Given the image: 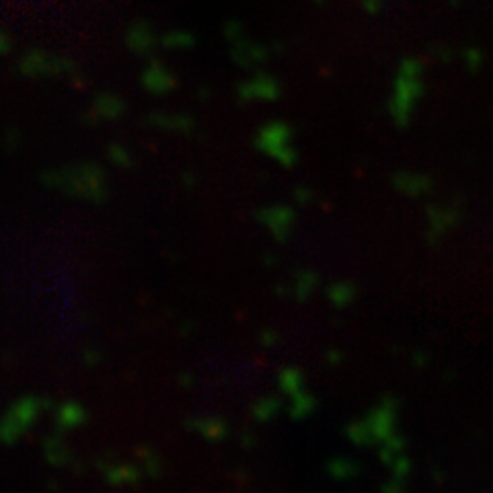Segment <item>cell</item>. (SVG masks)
I'll list each match as a JSON object with an SVG mask.
<instances>
[{"instance_id":"d590c367","label":"cell","mask_w":493,"mask_h":493,"mask_svg":"<svg viewBox=\"0 0 493 493\" xmlns=\"http://www.w3.org/2000/svg\"><path fill=\"white\" fill-rule=\"evenodd\" d=\"M325 360H327V364L337 366V364H342V362H344V353H342L339 349H329V351L325 353Z\"/></svg>"},{"instance_id":"52a82bcc","label":"cell","mask_w":493,"mask_h":493,"mask_svg":"<svg viewBox=\"0 0 493 493\" xmlns=\"http://www.w3.org/2000/svg\"><path fill=\"white\" fill-rule=\"evenodd\" d=\"M397 399L391 397V395H384L378 405H374L370 409V413L364 417V424L370 432V440L372 444H382L386 438H391L397 428Z\"/></svg>"},{"instance_id":"4316f807","label":"cell","mask_w":493,"mask_h":493,"mask_svg":"<svg viewBox=\"0 0 493 493\" xmlns=\"http://www.w3.org/2000/svg\"><path fill=\"white\" fill-rule=\"evenodd\" d=\"M346 438L356 446H372L370 432L364 424V419H353L346 426Z\"/></svg>"},{"instance_id":"5b68a950","label":"cell","mask_w":493,"mask_h":493,"mask_svg":"<svg viewBox=\"0 0 493 493\" xmlns=\"http://www.w3.org/2000/svg\"><path fill=\"white\" fill-rule=\"evenodd\" d=\"M19 72L31 81L60 79V76H72L76 72V64L56 52L33 48V50H27L19 60Z\"/></svg>"},{"instance_id":"8d00e7d4","label":"cell","mask_w":493,"mask_h":493,"mask_svg":"<svg viewBox=\"0 0 493 493\" xmlns=\"http://www.w3.org/2000/svg\"><path fill=\"white\" fill-rule=\"evenodd\" d=\"M382 493H405V492H403V485H401V481H395V479H391L389 483H384V485H382Z\"/></svg>"},{"instance_id":"5bb4252c","label":"cell","mask_w":493,"mask_h":493,"mask_svg":"<svg viewBox=\"0 0 493 493\" xmlns=\"http://www.w3.org/2000/svg\"><path fill=\"white\" fill-rule=\"evenodd\" d=\"M185 426L196 432L198 435H202L203 440L208 442H222L229 435V424L222 417L216 415H200V417H191L185 421Z\"/></svg>"},{"instance_id":"2e32d148","label":"cell","mask_w":493,"mask_h":493,"mask_svg":"<svg viewBox=\"0 0 493 493\" xmlns=\"http://www.w3.org/2000/svg\"><path fill=\"white\" fill-rule=\"evenodd\" d=\"M97 466L103 471V477L109 485H136L142 479V471L132 463H103L99 461Z\"/></svg>"},{"instance_id":"ab89813d","label":"cell","mask_w":493,"mask_h":493,"mask_svg":"<svg viewBox=\"0 0 493 493\" xmlns=\"http://www.w3.org/2000/svg\"><path fill=\"white\" fill-rule=\"evenodd\" d=\"M15 140H19V134H17L15 130H11V132L6 134V148H8V150H15V148H17Z\"/></svg>"},{"instance_id":"cb8c5ba5","label":"cell","mask_w":493,"mask_h":493,"mask_svg":"<svg viewBox=\"0 0 493 493\" xmlns=\"http://www.w3.org/2000/svg\"><path fill=\"white\" fill-rule=\"evenodd\" d=\"M280 409H282V399L278 395H265L253 403L251 413L259 424H265V421H271L280 413Z\"/></svg>"},{"instance_id":"4fadbf2b","label":"cell","mask_w":493,"mask_h":493,"mask_svg":"<svg viewBox=\"0 0 493 493\" xmlns=\"http://www.w3.org/2000/svg\"><path fill=\"white\" fill-rule=\"evenodd\" d=\"M146 123L156 130L173 132V134H191L196 130L194 117L179 112H152L146 116Z\"/></svg>"},{"instance_id":"7402d4cb","label":"cell","mask_w":493,"mask_h":493,"mask_svg":"<svg viewBox=\"0 0 493 493\" xmlns=\"http://www.w3.org/2000/svg\"><path fill=\"white\" fill-rule=\"evenodd\" d=\"M360 471H362V464L353 459H346V457H337L327 463V473L335 481H349V479L358 477Z\"/></svg>"},{"instance_id":"277c9868","label":"cell","mask_w":493,"mask_h":493,"mask_svg":"<svg viewBox=\"0 0 493 493\" xmlns=\"http://www.w3.org/2000/svg\"><path fill=\"white\" fill-rule=\"evenodd\" d=\"M255 148L286 169L294 167L298 161V150L294 146V130L280 119H271L257 130Z\"/></svg>"},{"instance_id":"74e56055","label":"cell","mask_w":493,"mask_h":493,"mask_svg":"<svg viewBox=\"0 0 493 493\" xmlns=\"http://www.w3.org/2000/svg\"><path fill=\"white\" fill-rule=\"evenodd\" d=\"M0 50H2V54H4V56L11 52V35H8L6 31H2V33H0Z\"/></svg>"},{"instance_id":"3957f363","label":"cell","mask_w":493,"mask_h":493,"mask_svg":"<svg viewBox=\"0 0 493 493\" xmlns=\"http://www.w3.org/2000/svg\"><path fill=\"white\" fill-rule=\"evenodd\" d=\"M50 407H52V401L46 397H39V395H23V397L15 399L6 409L2 426H0L2 428L0 430L2 442L6 446L17 444L33 428V424L39 419V415L43 411H48Z\"/></svg>"},{"instance_id":"8992f818","label":"cell","mask_w":493,"mask_h":493,"mask_svg":"<svg viewBox=\"0 0 493 493\" xmlns=\"http://www.w3.org/2000/svg\"><path fill=\"white\" fill-rule=\"evenodd\" d=\"M282 95L280 81L269 72H253L236 87V97L241 103H273Z\"/></svg>"},{"instance_id":"d6a6232c","label":"cell","mask_w":493,"mask_h":493,"mask_svg":"<svg viewBox=\"0 0 493 493\" xmlns=\"http://www.w3.org/2000/svg\"><path fill=\"white\" fill-rule=\"evenodd\" d=\"M294 200L304 205V203H311L315 200V194H313V189H309V187H304V185H298V187L294 189Z\"/></svg>"},{"instance_id":"44dd1931","label":"cell","mask_w":493,"mask_h":493,"mask_svg":"<svg viewBox=\"0 0 493 493\" xmlns=\"http://www.w3.org/2000/svg\"><path fill=\"white\" fill-rule=\"evenodd\" d=\"M196 35L187 29H171L161 35V46L171 52H187L196 46Z\"/></svg>"},{"instance_id":"9a60e30c","label":"cell","mask_w":493,"mask_h":493,"mask_svg":"<svg viewBox=\"0 0 493 493\" xmlns=\"http://www.w3.org/2000/svg\"><path fill=\"white\" fill-rule=\"evenodd\" d=\"M88 413L85 407L76 401H64L56 407L54 411V424H56V432H70L76 428H83L87 424Z\"/></svg>"},{"instance_id":"4dcf8cb0","label":"cell","mask_w":493,"mask_h":493,"mask_svg":"<svg viewBox=\"0 0 493 493\" xmlns=\"http://www.w3.org/2000/svg\"><path fill=\"white\" fill-rule=\"evenodd\" d=\"M389 468H391V473H393V479L403 483L407 477H409V473H411V461H409L407 457H403V454H401V457H399L395 463L391 464Z\"/></svg>"},{"instance_id":"b9f144b4","label":"cell","mask_w":493,"mask_h":493,"mask_svg":"<svg viewBox=\"0 0 493 493\" xmlns=\"http://www.w3.org/2000/svg\"><path fill=\"white\" fill-rule=\"evenodd\" d=\"M311 2H317V4H320V2H325V0H311Z\"/></svg>"},{"instance_id":"83f0119b","label":"cell","mask_w":493,"mask_h":493,"mask_svg":"<svg viewBox=\"0 0 493 493\" xmlns=\"http://www.w3.org/2000/svg\"><path fill=\"white\" fill-rule=\"evenodd\" d=\"M138 457H140V461H142L144 473L148 477H152V479L161 477V473H163V463H161L158 454H156L150 446H142V448L138 450Z\"/></svg>"},{"instance_id":"e575fe53","label":"cell","mask_w":493,"mask_h":493,"mask_svg":"<svg viewBox=\"0 0 493 493\" xmlns=\"http://www.w3.org/2000/svg\"><path fill=\"white\" fill-rule=\"evenodd\" d=\"M278 339H280V335L273 329H263L262 335H259V342H262L265 348H273L278 344Z\"/></svg>"},{"instance_id":"836d02e7","label":"cell","mask_w":493,"mask_h":493,"mask_svg":"<svg viewBox=\"0 0 493 493\" xmlns=\"http://www.w3.org/2000/svg\"><path fill=\"white\" fill-rule=\"evenodd\" d=\"M360 6L366 15H378L384 8V0H360Z\"/></svg>"},{"instance_id":"f1b7e54d","label":"cell","mask_w":493,"mask_h":493,"mask_svg":"<svg viewBox=\"0 0 493 493\" xmlns=\"http://www.w3.org/2000/svg\"><path fill=\"white\" fill-rule=\"evenodd\" d=\"M107 158H109L112 165H116L119 169H130V167L134 165L132 152L123 144H119V142H116V144H112L107 148Z\"/></svg>"},{"instance_id":"8fae6325","label":"cell","mask_w":493,"mask_h":493,"mask_svg":"<svg viewBox=\"0 0 493 493\" xmlns=\"http://www.w3.org/2000/svg\"><path fill=\"white\" fill-rule=\"evenodd\" d=\"M269 48L265 43H259L255 39H251L249 35L238 37L236 41L231 43V58L236 66L241 68H257L263 62L269 58Z\"/></svg>"},{"instance_id":"6da1fadb","label":"cell","mask_w":493,"mask_h":493,"mask_svg":"<svg viewBox=\"0 0 493 493\" xmlns=\"http://www.w3.org/2000/svg\"><path fill=\"white\" fill-rule=\"evenodd\" d=\"M39 181L43 187L88 203H101L107 198V175L95 163H76L50 169L41 173Z\"/></svg>"},{"instance_id":"ffe728a7","label":"cell","mask_w":493,"mask_h":493,"mask_svg":"<svg viewBox=\"0 0 493 493\" xmlns=\"http://www.w3.org/2000/svg\"><path fill=\"white\" fill-rule=\"evenodd\" d=\"M319 286V276L313 269H298L294 276V284H292V296L298 302L309 300V296H313V292Z\"/></svg>"},{"instance_id":"d6986e66","label":"cell","mask_w":493,"mask_h":493,"mask_svg":"<svg viewBox=\"0 0 493 493\" xmlns=\"http://www.w3.org/2000/svg\"><path fill=\"white\" fill-rule=\"evenodd\" d=\"M327 298L335 309H348L349 304L358 298V288L349 280H337V282L329 284Z\"/></svg>"},{"instance_id":"9c48e42d","label":"cell","mask_w":493,"mask_h":493,"mask_svg":"<svg viewBox=\"0 0 493 493\" xmlns=\"http://www.w3.org/2000/svg\"><path fill=\"white\" fill-rule=\"evenodd\" d=\"M140 87L144 88L148 95L165 97L173 93L177 87V76L161 60H148L140 72Z\"/></svg>"},{"instance_id":"ac0fdd59","label":"cell","mask_w":493,"mask_h":493,"mask_svg":"<svg viewBox=\"0 0 493 493\" xmlns=\"http://www.w3.org/2000/svg\"><path fill=\"white\" fill-rule=\"evenodd\" d=\"M393 185L397 191L411 196V198H417L421 194H426L430 189V179L424 177L419 173H409V171H399V173L393 177Z\"/></svg>"},{"instance_id":"60d3db41","label":"cell","mask_w":493,"mask_h":493,"mask_svg":"<svg viewBox=\"0 0 493 493\" xmlns=\"http://www.w3.org/2000/svg\"><path fill=\"white\" fill-rule=\"evenodd\" d=\"M183 185H187V187H191V185H196V175H191V173H185L183 177Z\"/></svg>"},{"instance_id":"f35d334b","label":"cell","mask_w":493,"mask_h":493,"mask_svg":"<svg viewBox=\"0 0 493 493\" xmlns=\"http://www.w3.org/2000/svg\"><path fill=\"white\" fill-rule=\"evenodd\" d=\"M83 360H85L87 364H97V362H99V351H95V349H87V351H85V356H83Z\"/></svg>"},{"instance_id":"d4e9b609","label":"cell","mask_w":493,"mask_h":493,"mask_svg":"<svg viewBox=\"0 0 493 493\" xmlns=\"http://www.w3.org/2000/svg\"><path fill=\"white\" fill-rule=\"evenodd\" d=\"M278 384H280V391H282L286 397H292V395H296V393H300V391L306 389V386H304V377H302L300 368H296V366H286V368H282L280 374H278Z\"/></svg>"},{"instance_id":"e0dca14e","label":"cell","mask_w":493,"mask_h":493,"mask_svg":"<svg viewBox=\"0 0 493 493\" xmlns=\"http://www.w3.org/2000/svg\"><path fill=\"white\" fill-rule=\"evenodd\" d=\"M41 448H43V457H46L48 464H52L56 468L66 466V464L72 461V454H70V450H68V446H66V442L62 438V432H54V434L46 435Z\"/></svg>"},{"instance_id":"484cf974","label":"cell","mask_w":493,"mask_h":493,"mask_svg":"<svg viewBox=\"0 0 493 493\" xmlns=\"http://www.w3.org/2000/svg\"><path fill=\"white\" fill-rule=\"evenodd\" d=\"M403 448H405V440L399 434H393L391 438H386L382 444H380V450H378V457L380 461L391 466L395 463L401 454H403Z\"/></svg>"},{"instance_id":"f546056e","label":"cell","mask_w":493,"mask_h":493,"mask_svg":"<svg viewBox=\"0 0 493 493\" xmlns=\"http://www.w3.org/2000/svg\"><path fill=\"white\" fill-rule=\"evenodd\" d=\"M457 220L454 212L440 210V208H430V222H432V232H444L448 227H452Z\"/></svg>"},{"instance_id":"1f68e13d","label":"cell","mask_w":493,"mask_h":493,"mask_svg":"<svg viewBox=\"0 0 493 493\" xmlns=\"http://www.w3.org/2000/svg\"><path fill=\"white\" fill-rule=\"evenodd\" d=\"M222 33H224V39L227 41H236L238 37H243V35H247V31H245V25L241 23V21H236V19H231V21H227L224 23V29H222Z\"/></svg>"},{"instance_id":"7c38bea8","label":"cell","mask_w":493,"mask_h":493,"mask_svg":"<svg viewBox=\"0 0 493 493\" xmlns=\"http://www.w3.org/2000/svg\"><path fill=\"white\" fill-rule=\"evenodd\" d=\"M123 41H126V48L136 56H150L156 50V46H161V37L146 21H134L126 29Z\"/></svg>"},{"instance_id":"30bf717a","label":"cell","mask_w":493,"mask_h":493,"mask_svg":"<svg viewBox=\"0 0 493 493\" xmlns=\"http://www.w3.org/2000/svg\"><path fill=\"white\" fill-rule=\"evenodd\" d=\"M123 114H126V101L116 93L101 90L93 97L87 116H83V119L87 123H103V121H116Z\"/></svg>"},{"instance_id":"ba28073f","label":"cell","mask_w":493,"mask_h":493,"mask_svg":"<svg viewBox=\"0 0 493 493\" xmlns=\"http://www.w3.org/2000/svg\"><path fill=\"white\" fill-rule=\"evenodd\" d=\"M255 218L262 227L267 229V232L278 243H286L290 238L294 224H296V212L286 203L265 205L255 214Z\"/></svg>"},{"instance_id":"7a4b0ae2","label":"cell","mask_w":493,"mask_h":493,"mask_svg":"<svg viewBox=\"0 0 493 493\" xmlns=\"http://www.w3.org/2000/svg\"><path fill=\"white\" fill-rule=\"evenodd\" d=\"M421 74L424 66L419 60L407 58L399 64L397 76L393 81V90L389 97V116L399 128H405L411 121L415 105L424 95Z\"/></svg>"},{"instance_id":"603a6c76","label":"cell","mask_w":493,"mask_h":493,"mask_svg":"<svg viewBox=\"0 0 493 493\" xmlns=\"http://www.w3.org/2000/svg\"><path fill=\"white\" fill-rule=\"evenodd\" d=\"M288 399H290L292 419H306V417H311V415L315 413V409H317V399H315V395L309 393L306 389L300 391V393H296V395H292Z\"/></svg>"}]
</instances>
